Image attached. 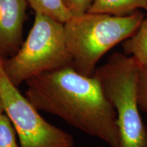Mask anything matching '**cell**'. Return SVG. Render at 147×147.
<instances>
[{
	"mask_svg": "<svg viewBox=\"0 0 147 147\" xmlns=\"http://www.w3.org/2000/svg\"><path fill=\"white\" fill-rule=\"evenodd\" d=\"M25 83V97L38 110L59 117L110 147H120L115 110L94 76L82 75L70 65Z\"/></svg>",
	"mask_w": 147,
	"mask_h": 147,
	"instance_id": "6da1fadb",
	"label": "cell"
},
{
	"mask_svg": "<svg viewBox=\"0 0 147 147\" xmlns=\"http://www.w3.org/2000/svg\"><path fill=\"white\" fill-rule=\"evenodd\" d=\"M144 18L140 11L122 16L90 12L72 16L64 23L72 67L82 75L93 76L100 59L131 36Z\"/></svg>",
	"mask_w": 147,
	"mask_h": 147,
	"instance_id": "7a4b0ae2",
	"label": "cell"
},
{
	"mask_svg": "<svg viewBox=\"0 0 147 147\" xmlns=\"http://www.w3.org/2000/svg\"><path fill=\"white\" fill-rule=\"evenodd\" d=\"M2 65L7 77L17 87L44 73L72 65L64 23L35 12L34 24L26 40L15 54L3 59Z\"/></svg>",
	"mask_w": 147,
	"mask_h": 147,
	"instance_id": "3957f363",
	"label": "cell"
},
{
	"mask_svg": "<svg viewBox=\"0 0 147 147\" xmlns=\"http://www.w3.org/2000/svg\"><path fill=\"white\" fill-rule=\"evenodd\" d=\"M139 70L131 57L115 52L93 74L115 110L120 147H147V127L140 114L138 97Z\"/></svg>",
	"mask_w": 147,
	"mask_h": 147,
	"instance_id": "277c9868",
	"label": "cell"
},
{
	"mask_svg": "<svg viewBox=\"0 0 147 147\" xmlns=\"http://www.w3.org/2000/svg\"><path fill=\"white\" fill-rule=\"evenodd\" d=\"M0 94L5 113L12 121L20 147H74L72 136L46 121L39 110L0 71Z\"/></svg>",
	"mask_w": 147,
	"mask_h": 147,
	"instance_id": "5b68a950",
	"label": "cell"
},
{
	"mask_svg": "<svg viewBox=\"0 0 147 147\" xmlns=\"http://www.w3.org/2000/svg\"><path fill=\"white\" fill-rule=\"evenodd\" d=\"M26 0H0V56L7 59L23 43V25L26 18Z\"/></svg>",
	"mask_w": 147,
	"mask_h": 147,
	"instance_id": "8992f818",
	"label": "cell"
},
{
	"mask_svg": "<svg viewBox=\"0 0 147 147\" xmlns=\"http://www.w3.org/2000/svg\"><path fill=\"white\" fill-rule=\"evenodd\" d=\"M146 7L147 0H93L87 12L122 16Z\"/></svg>",
	"mask_w": 147,
	"mask_h": 147,
	"instance_id": "52a82bcc",
	"label": "cell"
},
{
	"mask_svg": "<svg viewBox=\"0 0 147 147\" xmlns=\"http://www.w3.org/2000/svg\"><path fill=\"white\" fill-rule=\"evenodd\" d=\"M123 53L131 57L140 69H147V17L136 32L123 42Z\"/></svg>",
	"mask_w": 147,
	"mask_h": 147,
	"instance_id": "ba28073f",
	"label": "cell"
},
{
	"mask_svg": "<svg viewBox=\"0 0 147 147\" xmlns=\"http://www.w3.org/2000/svg\"><path fill=\"white\" fill-rule=\"evenodd\" d=\"M35 12H40L65 23L72 17L62 0H26Z\"/></svg>",
	"mask_w": 147,
	"mask_h": 147,
	"instance_id": "9c48e42d",
	"label": "cell"
},
{
	"mask_svg": "<svg viewBox=\"0 0 147 147\" xmlns=\"http://www.w3.org/2000/svg\"><path fill=\"white\" fill-rule=\"evenodd\" d=\"M17 134L6 114L0 116V147H20Z\"/></svg>",
	"mask_w": 147,
	"mask_h": 147,
	"instance_id": "30bf717a",
	"label": "cell"
},
{
	"mask_svg": "<svg viewBox=\"0 0 147 147\" xmlns=\"http://www.w3.org/2000/svg\"><path fill=\"white\" fill-rule=\"evenodd\" d=\"M138 97L140 109L147 114V69H140L139 70Z\"/></svg>",
	"mask_w": 147,
	"mask_h": 147,
	"instance_id": "8fae6325",
	"label": "cell"
},
{
	"mask_svg": "<svg viewBox=\"0 0 147 147\" xmlns=\"http://www.w3.org/2000/svg\"><path fill=\"white\" fill-rule=\"evenodd\" d=\"M65 7L72 16L87 13L93 0H62Z\"/></svg>",
	"mask_w": 147,
	"mask_h": 147,
	"instance_id": "7c38bea8",
	"label": "cell"
},
{
	"mask_svg": "<svg viewBox=\"0 0 147 147\" xmlns=\"http://www.w3.org/2000/svg\"><path fill=\"white\" fill-rule=\"evenodd\" d=\"M3 114H5V108L4 104H3V101L1 95L0 94V116H1Z\"/></svg>",
	"mask_w": 147,
	"mask_h": 147,
	"instance_id": "4fadbf2b",
	"label": "cell"
},
{
	"mask_svg": "<svg viewBox=\"0 0 147 147\" xmlns=\"http://www.w3.org/2000/svg\"><path fill=\"white\" fill-rule=\"evenodd\" d=\"M3 57H1L0 56V71H1V69L2 68V62H3Z\"/></svg>",
	"mask_w": 147,
	"mask_h": 147,
	"instance_id": "5bb4252c",
	"label": "cell"
},
{
	"mask_svg": "<svg viewBox=\"0 0 147 147\" xmlns=\"http://www.w3.org/2000/svg\"><path fill=\"white\" fill-rule=\"evenodd\" d=\"M146 10L147 11V7H146Z\"/></svg>",
	"mask_w": 147,
	"mask_h": 147,
	"instance_id": "9a60e30c",
	"label": "cell"
}]
</instances>
